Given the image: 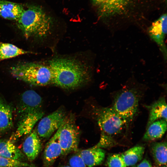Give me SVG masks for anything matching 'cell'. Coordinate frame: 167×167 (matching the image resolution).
Here are the masks:
<instances>
[{"label":"cell","mask_w":167,"mask_h":167,"mask_svg":"<svg viewBox=\"0 0 167 167\" xmlns=\"http://www.w3.org/2000/svg\"><path fill=\"white\" fill-rule=\"evenodd\" d=\"M51 72L52 83L63 88L71 89L86 83L89 78L87 66L75 58H58L48 63Z\"/></svg>","instance_id":"1"},{"label":"cell","mask_w":167,"mask_h":167,"mask_svg":"<svg viewBox=\"0 0 167 167\" xmlns=\"http://www.w3.org/2000/svg\"><path fill=\"white\" fill-rule=\"evenodd\" d=\"M17 25L27 38H43L51 31V19L39 7L32 6L24 10L16 21Z\"/></svg>","instance_id":"2"},{"label":"cell","mask_w":167,"mask_h":167,"mask_svg":"<svg viewBox=\"0 0 167 167\" xmlns=\"http://www.w3.org/2000/svg\"><path fill=\"white\" fill-rule=\"evenodd\" d=\"M94 113L101 131L97 144L102 147H110L115 143L113 137L120 133L127 124L111 107L96 108Z\"/></svg>","instance_id":"3"},{"label":"cell","mask_w":167,"mask_h":167,"mask_svg":"<svg viewBox=\"0 0 167 167\" xmlns=\"http://www.w3.org/2000/svg\"><path fill=\"white\" fill-rule=\"evenodd\" d=\"M12 75L17 79L33 86H44L52 83L49 66L37 62L19 63L11 68Z\"/></svg>","instance_id":"4"},{"label":"cell","mask_w":167,"mask_h":167,"mask_svg":"<svg viewBox=\"0 0 167 167\" xmlns=\"http://www.w3.org/2000/svg\"><path fill=\"white\" fill-rule=\"evenodd\" d=\"M139 99V94L135 89H123L115 96L111 107L127 125L137 114Z\"/></svg>","instance_id":"5"},{"label":"cell","mask_w":167,"mask_h":167,"mask_svg":"<svg viewBox=\"0 0 167 167\" xmlns=\"http://www.w3.org/2000/svg\"><path fill=\"white\" fill-rule=\"evenodd\" d=\"M57 131L62 149V155H66L77 149L79 132L72 115L66 117L60 127Z\"/></svg>","instance_id":"6"},{"label":"cell","mask_w":167,"mask_h":167,"mask_svg":"<svg viewBox=\"0 0 167 167\" xmlns=\"http://www.w3.org/2000/svg\"><path fill=\"white\" fill-rule=\"evenodd\" d=\"M66 117L64 112L60 109L42 118L37 129L39 137L46 138L51 136L60 128Z\"/></svg>","instance_id":"7"},{"label":"cell","mask_w":167,"mask_h":167,"mask_svg":"<svg viewBox=\"0 0 167 167\" xmlns=\"http://www.w3.org/2000/svg\"><path fill=\"white\" fill-rule=\"evenodd\" d=\"M41 96L33 90H28L21 95L17 109L19 119L26 115L41 110Z\"/></svg>","instance_id":"8"},{"label":"cell","mask_w":167,"mask_h":167,"mask_svg":"<svg viewBox=\"0 0 167 167\" xmlns=\"http://www.w3.org/2000/svg\"><path fill=\"white\" fill-rule=\"evenodd\" d=\"M164 14L153 22L148 30L150 38L160 47L165 59H166L167 50L165 40L167 35V18Z\"/></svg>","instance_id":"9"},{"label":"cell","mask_w":167,"mask_h":167,"mask_svg":"<svg viewBox=\"0 0 167 167\" xmlns=\"http://www.w3.org/2000/svg\"><path fill=\"white\" fill-rule=\"evenodd\" d=\"M101 15L105 17L120 14L124 11L130 0H92Z\"/></svg>","instance_id":"10"},{"label":"cell","mask_w":167,"mask_h":167,"mask_svg":"<svg viewBox=\"0 0 167 167\" xmlns=\"http://www.w3.org/2000/svg\"><path fill=\"white\" fill-rule=\"evenodd\" d=\"M44 114V113L41 110L27 114L19 119L17 128L12 139L15 140L30 133L36 123Z\"/></svg>","instance_id":"11"},{"label":"cell","mask_w":167,"mask_h":167,"mask_svg":"<svg viewBox=\"0 0 167 167\" xmlns=\"http://www.w3.org/2000/svg\"><path fill=\"white\" fill-rule=\"evenodd\" d=\"M62 154L57 131L46 144L44 153V162L45 167H49Z\"/></svg>","instance_id":"12"},{"label":"cell","mask_w":167,"mask_h":167,"mask_svg":"<svg viewBox=\"0 0 167 167\" xmlns=\"http://www.w3.org/2000/svg\"><path fill=\"white\" fill-rule=\"evenodd\" d=\"M87 167H94L101 164L104 161L105 152L101 148L94 146L84 149L79 153Z\"/></svg>","instance_id":"13"},{"label":"cell","mask_w":167,"mask_h":167,"mask_svg":"<svg viewBox=\"0 0 167 167\" xmlns=\"http://www.w3.org/2000/svg\"><path fill=\"white\" fill-rule=\"evenodd\" d=\"M41 148V143L37 132L34 131L26 138L23 145V151L28 159L32 161L38 156Z\"/></svg>","instance_id":"14"},{"label":"cell","mask_w":167,"mask_h":167,"mask_svg":"<svg viewBox=\"0 0 167 167\" xmlns=\"http://www.w3.org/2000/svg\"><path fill=\"white\" fill-rule=\"evenodd\" d=\"M24 9L21 5L5 0H0V16L3 18L16 21Z\"/></svg>","instance_id":"15"},{"label":"cell","mask_w":167,"mask_h":167,"mask_svg":"<svg viewBox=\"0 0 167 167\" xmlns=\"http://www.w3.org/2000/svg\"><path fill=\"white\" fill-rule=\"evenodd\" d=\"M147 107L149 111L147 127L157 120L164 119L167 120V104L164 97L159 98Z\"/></svg>","instance_id":"16"},{"label":"cell","mask_w":167,"mask_h":167,"mask_svg":"<svg viewBox=\"0 0 167 167\" xmlns=\"http://www.w3.org/2000/svg\"><path fill=\"white\" fill-rule=\"evenodd\" d=\"M166 129L167 120L161 119L155 121L147 127L143 139L150 141L159 139L163 136Z\"/></svg>","instance_id":"17"},{"label":"cell","mask_w":167,"mask_h":167,"mask_svg":"<svg viewBox=\"0 0 167 167\" xmlns=\"http://www.w3.org/2000/svg\"><path fill=\"white\" fill-rule=\"evenodd\" d=\"M12 126V108L3 99L0 98V132L8 130Z\"/></svg>","instance_id":"18"},{"label":"cell","mask_w":167,"mask_h":167,"mask_svg":"<svg viewBox=\"0 0 167 167\" xmlns=\"http://www.w3.org/2000/svg\"><path fill=\"white\" fill-rule=\"evenodd\" d=\"M0 156L19 161L23 155L20 149L10 140L0 139Z\"/></svg>","instance_id":"19"},{"label":"cell","mask_w":167,"mask_h":167,"mask_svg":"<svg viewBox=\"0 0 167 167\" xmlns=\"http://www.w3.org/2000/svg\"><path fill=\"white\" fill-rule=\"evenodd\" d=\"M144 148L141 146L133 147L121 154L126 167L133 166L142 159Z\"/></svg>","instance_id":"20"},{"label":"cell","mask_w":167,"mask_h":167,"mask_svg":"<svg viewBox=\"0 0 167 167\" xmlns=\"http://www.w3.org/2000/svg\"><path fill=\"white\" fill-rule=\"evenodd\" d=\"M31 53L11 44L0 43V61Z\"/></svg>","instance_id":"21"},{"label":"cell","mask_w":167,"mask_h":167,"mask_svg":"<svg viewBox=\"0 0 167 167\" xmlns=\"http://www.w3.org/2000/svg\"><path fill=\"white\" fill-rule=\"evenodd\" d=\"M152 151L153 158L156 164L161 165L166 164V142H164L155 143L152 147Z\"/></svg>","instance_id":"22"},{"label":"cell","mask_w":167,"mask_h":167,"mask_svg":"<svg viewBox=\"0 0 167 167\" xmlns=\"http://www.w3.org/2000/svg\"><path fill=\"white\" fill-rule=\"evenodd\" d=\"M28 166L29 165L27 163L0 156V167H23Z\"/></svg>","instance_id":"23"},{"label":"cell","mask_w":167,"mask_h":167,"mask_svg":"<svg viewBox=\"0 0 167 167\" xmlns=\"http://www.w3.org/2000/svg\"><path fill=\"white\" fill-rule=\"evenodd\" d=\"M107 164L108 167H126L121 154H118L109 156Z\"/></svg>","instance_id":"24"},{"label":"cell","mask_w":167,"mask_h":167,"mask_svg":"<svg viewBox=\"0 0 167 167\" xmlns=\"http://www.w3.org/2000/svg\"><path fill=\"white\" fill-rule=\"evenodd\" d=\"M69 163V166L71 167H87L79 153L73 155L70 157Z\"/></svg>","instance_id":"25"},{"label":"cell","mask_w":167,"mask_h":167,"mask_svg":"<svg viewBox=\"0 0 167 167\" xmlns=\"http://www.w3.org/2000/svg\"><path fill=\"white\" fill-rule=\"evenodd\" d=\"M137 167H152V166L148 160L144 159L139 164Z\"/></svg>","instance_id":"26"},{"label":"cell","mask_w":167,"mask_h":167,"mask_svg":"<svg viewBox=\"0 0 167 167\" xmlns=\"http://www.w3.org/2000/svg\"><path fill=\"white\" fill-rule=\"evenodd\" d=\"M62 167H70V166H65Z\"/></svg>","instance_id":"27"},{"label":"cell","mask_w":167,"mask_h":167,"mask_svg":"<svg viewBox=\"0 0 167 167\" xmlns=\"http://www.w3.org/2000/svg\"><path fill=\"white\" fill-rule=\"evenodd\" d=\"M132 167H135V166H132Z\"/></svg>","instance_id":"28"},{"label":"cell","mask_w":167,"mask_h":167,"mask_svg":"<svg viewBox=\"0 0 167 167\" xmlns=\"http://www.w3.org/2000/svg\"><path fill=\"white\" fill-rule=\"evenodd\" d=\"M166 167V166H164V167Z\"/></svg>","instance_id":"29"},{"label":"cell","mask_w":167,"mask_h":167,"mask_svg":"<svg viewBox=\"0 0 167 167\" xmlns=\"http://www.w3.org/2000/svg\"></svg>","instance_id":"30"}]
</instances>
